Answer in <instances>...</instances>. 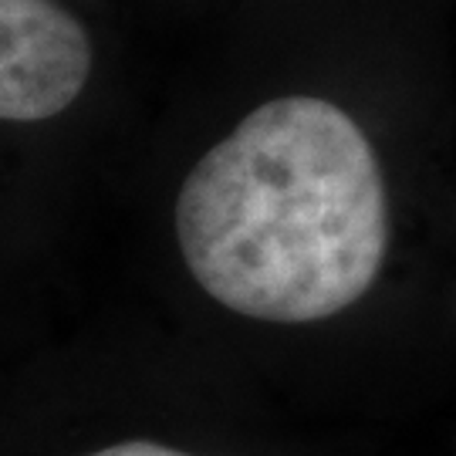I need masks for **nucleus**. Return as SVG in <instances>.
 Listing matches in <instances>:
<instances>
[{"label":"nucleus","mask_w":456,"mask_h":456,"mask_svg":"<svg viewBox=\"0 0 456 456\" xmlns=\"http://www.w3.org/2000/svg\"><path fill=\"white\" fill-rule=\"evenodd\" d=\"M176 240L196 284L244 318L305 325L352 308L389 250L372 142L328 98H271L190 169Z\"/></svg>","instance_id":"obj_1"},{"label":"nucleus","mask_w":456,"mask_h":456,"mask_svg":"<svg viewBox=\"0 0 456 456\" xmlns=\"http://www.w3.org/2000/svg\"><path fill=\"white\" fill-rule=\"evenodd\" d=\"M92 75L85 28L51 0H0V122H45Z\"/></svg>","instance_id":"obj_2"},{"label":"nucleus","mask_w":456,"mask_h":456,"mask_svg":"<svg viewBox=\"0 0 456 456\" xmlns=\"http://www.w3.org/2000/svg\"><path fill=\"white\" fill-rule=\"evenodd\" d=\"M85 456H190L180 453L173 446H163V443H149V440H129V443H112V446H102L95 453Z\"/></svg>","instance_id":"obj_3"}]
</instances>
